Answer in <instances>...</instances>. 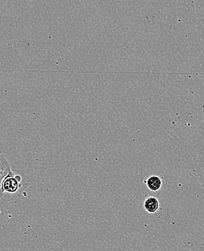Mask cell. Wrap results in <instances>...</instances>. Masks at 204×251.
<instances>
[{"label":"cell","instance_id":"1","mask_svg":"<svg viewBox=\"0 0 204 251\" xmlns=\"http://www.w3.org/2000/svg\"><path fill=\"white\" fill-rule=\"evenodd\" d=\"M21 185L19 181L16 178L14 172L13 171L10 172L1 182V191L2 193H15L18 191Z\"/></svg>","mask_w":204,"mask_h":251},{"label":"cell","instance_id":"2","mask_svg":"<svg viewBox=\"0 0 204 251\" xmlns=\"http://www.w3.org/2000/svg\"><path fill=\"white\" fill-rule=\"evenodd\" d=\"M11 166L7 161L4 155L0 152V193H2L1 191V182H2L4 178L11 172Z\"/></svg>","mask_w":204,"mask_h":251},{"label":"cell","instance_id":"3","mask_svg":"<svg viewBox=\"0 0 204 251\" xmlns=\"http://www.w3.org/2000/svg\"><path fill=\"white\" fill-rule=\"evenodd\" d=\"M160 203L157 198L149 197L145 200L143 208L149 214H154L159 208Z\"/></svg>","mask_w":204,"mask_h":251},{"label":"cell","instance_id":"4","mask_svg":"<svg viewBox=\"0 0 204 251\" xmlns=\"http://www.w3.org/2000/svg\"><path fill=\"white\" fill-rule=\"evenodd\" d=\"M144 182L146 183L148 189L152 192L159 191L162 186V180L159 176L156 175L149 176L147 179L145 180Z\"/></svg>","mask_w":204,"mask_h":251},{"label":"cell","instance_id":"5","mask_svg":"<svg viewBox=\"0 0 204 251\" xmlns=\"http://www.w3.org/2000/svg\"><path fill=\"white\" fill-rule=\"evenodd\" d=\"M16 178L20 183L22 181V177H21V176H20V175H16Z\"/></svg>","mask_w":204,"mask_h":251}]
</instances>
